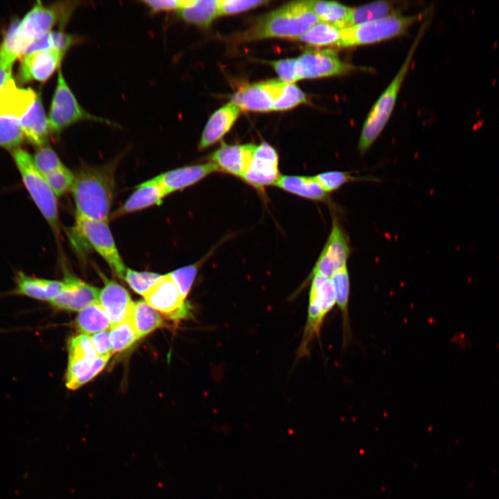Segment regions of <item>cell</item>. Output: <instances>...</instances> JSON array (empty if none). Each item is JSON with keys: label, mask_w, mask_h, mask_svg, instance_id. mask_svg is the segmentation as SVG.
<instances>
[{"label": "cell", "mask_w": 499, "mask_h": 499, "mask_svg": "<svg viewBox=\"0 0 499 499\" xmlns=\"http://www.w3.org/2000/svg\"><path fill=\"white\" fill-rule=\"evenodd\" d=\"M114 177L105 168H85L74 175L71 189L77 215L107 222L113 200Z\"/></svg>", "instance_id": "cell-1"}, {"label": "cell", "mask_w": 499, "mask_h": 499, "mask_svg": "<svg viewBox=\"0 0 499 499\" xmlns=\"http://www.w3.org/2000/svg\"><path fill=\"white\" fill-rule=\"evenodd\" d=\"M319 21L310 1H292L262 18L248 35L254 40H297Z\"/></svg>", "instance_id": "cell-2"}, {"label": "cell", "mask_w": 499, "mask_h": 499, "mask_svg": "<svg viewBox=\"0 0 499 499\" xmlns=\"http://www.w3.org/2000/svg\"><path fill=\"white\" fill-rule=\"evenodd\" d=\"M400 70L372 107L363 125L358 149L365 153L379 137L394 109L402 83L410 68L413 55L423 33L421 27Z\"/></svg>", "instance_id": "cell-3"}, {"label": "cell", "mask_w": 499, "mask_h": 499, "mask_svg": "<svg viewBox=\"0 0 499 499\" xmlns=\"http://www.w3.org/2000/svg\"><path fill=\"white\" fill-rule=\"evenodd\" d=\"M12 156L23 183L34 203L55 231H58L57 196L44 176L36 168L33 157L20 148L12 150Z\"/></svg>", "instance_id": "cell-4"}, {"label": "cell", "mask_w": 499, "mask_h": 499, "mask_svg": "<svg viewBox=\"0 0 499 499\" xmlns=\"http://www.w3.org/2000/svg\"><path fill=\"white\" fill-rule=\"evenodd\" d=\"M419 16H403L399 13L341 29V37L335 46L340 48L371 44L399 36Z\"/></svg>", "instance_id": "cell-5"}, {"label": "cell", "mask_w": 499, "mask_h": 499, "mask_svg": "<svg viewBox=\"0 0 499 499\" xmlns=\"http://www.w3.org/2000/svg\"><path fill=\"white\" fill-rule=\"evenodd\" d=\"M309 292L307 321L299 349V356L309 353L310 344L319 338L324 321L336 304L333 286L331 279L319 275L312 277Z\"/></svg>", "instance_id": "cell-6"}, {"label": "cell", "mask_w": 499, "mask_h": 499, "mask_svg": "<svg viewBox=\"0 0 499 499\" xmlns=\"http://www.w3.org/2000/svg\"><path fill=\"white\" fill-rule=\"evenodd\" d=\"M72 2H60L44 6L38 1L27 12L17 30V37L26 49L30 44L51 31L57 24H65L74 8Z\"/></svg>", "instance_id": "cell-7"}, {"label": "cell", "mask_w": 499, "mask_h": 499, "mask_svg": "<svg viewBox=\"0 0 499 499\" xmlns=\"http://www.w3.org/2000/svg\"><path fill=\"white\" fill-rule=\"evenodd\" d=\"M339 210V209H338ZM332 227L326 242L308 280L319 275L331 279L347 263L352 252L350 239L340 221L338 209L331 210Z\"/></svg>", "instance_id": "cell-8"}, {"label": "cell", "mask_w": 499, "mask_h": 499, "mask_svg": "<svg viewBox=\"0 0 499 499\" xmlns=\"http://www.w3.org/2000/svg\"><path fill=\"white\" fill-rule=\"evenodd\" d=\"M82 120H93L112 124L106 119L87 112L76 98L59 69L56 88L52 98L49 124L51 132L59 133L64 128Z\"/></svg>", "instance_id": "cell-9"}, {"label": "cell", "mask_w": 499, "mask_h": 499, "mask_svg": "<svg viewBox=\"0 0 499 499\" xmlns=\"http://www.w3.org/2000/svg\"><path fill=\"white\" fill-rule=\"evenodd\" d=\"M76 229L105 259L116 274L123 279L127 268L119 254L107 222L76 215Z\"/></svg>", "instance_id": "cell-10"}, {"label": "cell", "mask_w": 499, "mask_h": 499, "mask_svg": "<svg viewBox=\"0 0 499 499\" xmlns=\"http://www.w3.org/2000/svg\"><path fill=\"white\" fill-rule=\"evenodd\" d=\"M354 69L342 61L331 49H309L297 59L295 72L298 80L341 76Z\"/></svg>", "instance_id": "cell-11"}, {"label": "cell", "mask_w": 499, "mask_h": 499, "mask_svg": "<svg viewBox=\"0 0 499 499\" xmlns=\"http://www.w3.org/2000/svg\"><path fill=\"white\" fill-rule=\"evenodd\" d=\"M143 297L151 307L170 320L177 322L189 316L190 305L168 274L162 275Z\"/></svg>", "instance_id": "cell-12"}, {"label": "cell", "mask_w": 499, "mask_h": 499, "mask_svg": "<svg viewBox=\"0 0 499 499\" xmlns=\"http://www.w3.org/2000/svg\"><path fill=\"white\" fill-rule=\"evenodd\" d=\"M286 84L279 80H270L247 85L240 88L232 96L231 101L241 111H271Z\"/></svg>", "instance_id": "cell-13"}, {"label": "cell", "mask_w": 499, "mask_h": 499, "mask_svg": "<svg viewBox=\"0 0 499 499\" xmlns=\"http://www.w3.org/2000/svg\"><path fill=\"white\" fill-rule=\"evenodd\" d=\"M280 177L278 169V155L268 143L256 146L253 159L243 179L257 188L275 184Z\"/></svg>", "instance_id": "cell-14"}, {"label": "cell", "mask_w": 499, "mask_h": 499, "mask_svg": "<svg viewBox=\"0 0 499 499\" xmlns=\"http://www.w3.org/2000/svg\"><path fill=\"white\" fill-rule=\"evenodd\" d=\"M64 55L58 51L47 49L24 55L18 72L19 81L45 82L60 66Z\"/></svg>", "instance_id": "cell-15"}, {"label": "cell", "mask_w": 499, "mask_h": 499, "mask_svg": "<svg viewBox=\"0 0 499 499\" xmlns=\"http://www.w3.org/2000/svg\"><path fill=\"white\" fill-rule=\"evenodd\" d=\"M62 292L50 301L55 308L80 311L89 305L98 301L100 290L78 279L64 278Z\"/></svg>", "instance_id": "cell-16"}, {"label": "cell", "mask_w": 499, "mask_h": 499, "mask_svg": "<svg viewBox=\"0 0 499 499\" xmlns=\"http://www.w3.org/2000/svg\"><path fill=\"white\" fill-rule=\"evenodd\" d=\"M105 285L100 290L98 302L107 314L112 326L127 319L133 305L128 292L120 284L104 277Z\"/></svg>", "instance_id": "cell-17"}, {"label": "cell", "mask_w": 499, "mask_h": 499, "mask_svg": "<svg viewBox=\"0 0 499 499\" xmlns=\"http://www.w3.org/2000/svg\"><path fill=\"white\" fill-rule=\"evenodd\" d=\"M256 148V146L252 143H223L212 154L211 159L219 170L243 177L253 159Z\"/></svg>", "instance_id": "cell-18"}, {"label": "cell", "mask_w": 499, "mask_h": 499, "mask_svg": "<svg viewBox=\"0 0 499 499\" xmlns=\"http://www.w3.org/2000/svg\"><path fill=\"white\" fill-rule=\"evenodd\" d=\"M217 170H220L218 167L214 163L209 162L171 170L156 178L166 195H168L194 184Z\"/></svg>", "instance_id": "cell-19"}, {"label": "cell", "mask_w": 499, "mask_h": 499, "mask_svg": "<svg viewBox=\"0 0 499 499\" xmlns=\"http://www.w3.org/2000/svg\"><path fill=\"white\" fill-rule=\"evenodd\" d=\"M37 95L31 88L19 87L11 77L0 89V116L20 119Z\"/></svg>", "instance_id": "cell-20"}, {"label": "cell", "mask_w": 499, "mask_h": 499, "mask_svg": "<svg viewBox=\"0 0 499 499\" xmlns=\"http://www.w3.org/2000/svg\"><path fill=\"white\" fill-rule=\"evenodd\" d=\"M15 282L12 294L49 302L64 288L63 281L31 277L22 271L16 273Z\"/></svg>", "instance_id": "cell-21"}, {"label": "cell", "mask_w": 499, "mask_h": 499, "mask_svg": "<svg viewBox=\"0 0 499 499\" xmlns=\"http://www.w3.org/2000/svg\"><path fill=\"white\" fill-rule=\"evenodd\" d=\"M20 123L24 137L30 143L40 148L48 141L51 132L39 94L28 111L20 119Z\"/></svg>", "instance_id": "cell-22"}, {"label": "cell", "mask_w": 499, "mask_h": 499, "mask_svg": "<svg viewBox=\"0 0 499 499\" xmlns=\"http://www.w3.org/2000/svg\"><path fill=\"white\" fill-rule=\"evenodd\" d=\"M240 112L241 110L231 101L216 111L204 127L200 148H207L222 139L231 129Z\"/></svg>", "instance_id": "cell-23"}, {"label": "cell", "mask_w": 499, "mask_h": 499, "mask_svg": "<svg viewBox=\"0 0 499 499\" xmlns=\"http://www.w3.org/2000/svg\"><path fill=\"white\" fill-rule=\"evenodd\" d=\"M282 189L302 198L327 203L331 209H338L315 177L310 176H280L275 184Z\"/></svg>", "instance_id": "cell-24"}, {"label": "cell", "mask_w": 499, "mask_h": 499, "mask_svg": "<svg viewBox=\"0 0 499 499\" xmlns=\"http://www.w3.org/2000/svg\"><path fill=\"white\" fill-rule=\"evenodd\" d=\"M166 195L155 177L138 186L123 206L117 210L115 216H122L152 205L160 204Z\"/></svg>", "instance_id": "cell-25"}, {"label": "cell", "mask_w": 499, "mask_h": 499, "mask_svg": "<svg viewBox=\"0 0 499 499\" xmlns=\"http://www.w3.org/2000/svg\"><path fill=\"white\" fill-rule=\"evenodd\" d=\"M331 280L335 291L336 304L342 315L343 345L346 346L351 339L349 312L351 283L347 266L337 271L331 278Z\"/></svg>", "instance_id": "cell-26"}, {"label": "cell", "mask_w": 499, "mask_h": 499, "mask_svg": "<svg viewBox=\"0 0 499 499\" xmlns=\"http://www.w3.org/2000/svg\"><path fill=\"white\" fill-rule=\"evenodd\" d=\"M110 358L98 356L94 361L68 362L67 387L77 389L90 381L104 369Z\"/></svg>", "instance_id": "cell-27"}, {"label": "cell", "mask_w": 499, "mask_h": 499, "mask_svg": "<svg viewBox=\"0 0 499 499\" xmlns=\"http://www.w3.org/2000/svg\"><path fill=\"white\" fill-rule=\"evenodd\" d=\"M128 319L140 338L164 325L160 314L145 300L133 303Z\"/></svg>", "instance_id": "cell-28"}, {"label": "cell", "mask_w": 499, "mask_h": 499, "mask_svg": "<svg viewBox=\"0 0 499 499\" xmlns=\"http://www.w3.org/2000/svg\"><path fill=\"white\" fill-rule=\"evenodd\" d=\"M219 3L218 0H191L177 10L178 15L187 22L207 27L220 15Z\"/></svg>", "instance_id": "cell-29"}, {"label": "cell", "mask_w": 499, "mask_h": 499, "mask_svg": "<svg viewBox=\"0 0 499 499\" xmlns=\"http://www.w3.org/2000/svg\"><path fill=\"white\" fill-rule=\"evenodd\" d=\"M76 324L79 332L87 335L110 330L112 326L110 319L98 301L81 310L76 317Z\"/></svg>", "instance_id": "cell-30"}, {"label": "cell", "mask_w": 499, "mask_h": 499, "mask_svg": "<svg viewBox=\"0 0 499 499\" xmlns=\"http://www.w3.org/2000/svg\"><path fill=\"white\" fill-rule=\"evenodd\" d=\"M399 13L392 1H376L351 8L342 29Z\"/></svg>", "instance_id": "cell-31"}, {"label": "cell", "mask_w": 499, "mask_h": 499, "mask_svg": "<svg viewBox=\"0 0 499 499\" xmlns=\"http://www.w3.org/2000/svg\"><path fill=\"white\" fill-rule=\"evenodd\" d=\"M310 7L320 21L332 24L342 29L351 8L336 1H310Z\"/></svg>", "instance_id": "cell-32"}, {"label": "cell", "mask_w": 499, "mask_h": 499, "mask_svg": "<svg viewBox=\"0 0 499 499\" xmlns=\"http://www.w3.org/2000/svg\"><path fill=\"white\" fill-rule=\"evenodd\" d=\"M341 29L334 24L319 21L297 40L315 46H336Z\"/></svg>", "instance_id": "cell-33"}, {"label": "cell", "mask_w": 499, "mask_h": 499, "mask_svg": "<svg viewBox=\"0 0 499 499\" xmlns=\"http://www.w3.org/2000/svg\"><path fill=\"white\" fill-rule=\"evenodd\" d=\"M322 189L328 193L336 191L344 185L355 182H378V179L353 175L352 172L331 170L314 176Z\"/></svg>", "instance_id": "cell-34"}, {"label": "cell", "mask_w": 499, "mask_h": 499, "mask_svg": "<svg viewBox=\"0 0 499 499\" xmlns=\"http://www.w3.org/2000/svg\"><path fill=\"white\" fill-rule=\"evenodd\" d=\"M19 24L20 20L17 18L12 21L0 45V59L10 65L24 55L25 51L17 37Z\"/></svg>", "instance_id": "cell-35"}, {"label": "cell", "mask_w": 499, "mask_h": 499, "mask_svg": "<svg viewBox=\"0 0 499 499\" xmlns=\"http://www.w3.org/2000/svg\"><path fill=\"white\" fill-rule=\"evenodd\" d=\"M110 333L113 353L128 349L140 339L129 319L112 326Z\"/></svg>", "instance_id": "cell-36"}, {"label": "cell", "mask_w": 499, "mask_h": 499, "mask_svg": "<svg viewBox=\"0 0 499 499\" xmlns=\"http://www.w3.org/2000/svg\"><path fill=\"white\" fill-rule=\"evenodd\" d=\"M24 137L20 119L0 116V147L13 150L19 148Z\"/></svg>", "instance_id": "cell-37"}, {"label": "cell", "mask_w": 499, "mask_h": 499, "mask_svg": "<svg viewBox=\"0 0 499 499\" xmlns=\"http://www.w3.org/2000/svg\"><path fill=\"white\" fill-rule=\"evenodd\" d=\"M68 353V362L94 361L98 357L90 337L84 334L69 340Z\"/></svg>", "instance_id": "cell-38"}, {"label": "cell", "mask_w": 499, "mask_h": 499, "mask_svg": "<svg viewBox=\"0 0 499 499\" xmlns=\"http://www.w3.org/2000/svg\"><path fill=\"white\" fill-rule=\"evenodd\" d=\"M161 277L155 272H138L127 268L123 279L135 292L144 296Z\"/></svg>", "instance_id": "cell-39"}, {"label": "cell", "mask_w": 499, "mask_h": 499, "mask_svg": "<svg viewBox=\"0 0 499 499\" xmlns=\"http://www.w3.org/2000/svg\"><path fill=\"white\" fill-rule=\"evenodd\" d=\"M33 163L44 176L64 166L57 154L49 146H42L33 157Z\"/></svg>", "instance_id": "cell-40"}, {"label": "cell", "mask_w": 499, "mask_h": 499, "mask_svg": "<svg viewBox=\"0 0 499 499\" xmlns=\"http://www.w3.org/2000/svg\"><path fill=\"white\" fill-rule=\"evenodd\" d=\"M306 102L305 94L297 86L286 83L274 105L273 110L285 111Z\"/></svg>", "instance_id": "cell-41"}, {"label": "cell", "mask_w": 499, "mask_h": 499, "mask_svg": "<svg viewBox=\"0 0 499 499\" xmlns=\"http://www.w3.org/2000/svg\"><path fill=\"white\" fill-rule=\"evenodd\" d=\"M44 177L57 197L71 190L74 180V175L64 166L44 175Z\"/></svg>", "instance_id": "cell-42"}, {"label": "cell", "mask_w": 499, "mask_h": 499, "mask_svg": "<svg viewBox=\"0 0 499 499\" xmlns=\"http://www.w3.org/2000/svg\"><path fill=\"white\" fill-rule=\"evenodd\" d=\"M197 271L198 265L193 264L168 273L185 300L191 290Z\"/></svg>", "instance_id": "cell-43"}, {"label": "cell", "mask_w": 499, "mask_h": 499, "mask_svg": "<svg viewBox=\"0 0 499 499\" xmlns=\"http://www.w3.org/2000/svg\"><path fill=\"white\" fill-rule=\"evenodd\" d=\"M279 80L287 84H294L298 80L295 72L296 59L289 58L271 62Z\"/></svg>", "instance_id": "cell-44"}, {"label": "cell", "mask_w": 499, "mask_h": 499, "mask_svg": "<svg viewBox=\"0 0 499 499\" xmlns=\"http://www.w3.org/2000/svg\"><path fill=\"white\" fill-rule=\"evenodd\" d=\"M265 3H266L265 1L220 0L219 3L220 15L245 11Z\"/></svg>", "instance_id": "cell-45"}, {"label": "cell", "mask_w": 499, "mask_h": 499, "mask_svg": "<svg viewBox=\"0 0 499 499\" xmlns=\"http://www.w3.org/2000/svg\"><path fill=\"white\" fill-rule=\"evenodd\" d=\"M90 338L98 356L110 357L113 354L110 330L93 334Z\"/></svg>", "instance_id": "cell-46"}, {"label": "cell", "mask_w": 499, "mask_h": 499, "mask_svg": "<svg viewBox=\"0 0 499 499\" xmlns=\"http://www.w3.org/2000/svg\"><path fill=\"white\" fill-rule=\"evenodd\" d=\"M191 0H146L142 1L152 12L179 10Z\"/></svg>", "instance_id": "cell-47"}, {"label": "cell", "mask_w": 499, "mask_h": 499, "mask_svg": "<svg viewBox=\"0 0 499 499\" xmlns=\"http://www.w3.org/2000/svg\"><path fill=\"white\" fill-rule=\"evenodd\" d=\"M52 48L64 54L73 44L74 39L71 35L67 34L61 30L51 31Z\"/></svg>", "instance_id": "cell-48"}, {"label": "cell", "mask_w": 499, "mask_h": 499, "mask_svg": "<svg viewBox=\"0 0 499 499\" xmlns=\"http://www.w3.org/2000/svg\"><path fill=\"white\" fill-rule=\"evenodd\" d=\"M12 66L0 59V89L11 78Z\"/></svg>", "instance_id": "cell-49"}]
</instances>
